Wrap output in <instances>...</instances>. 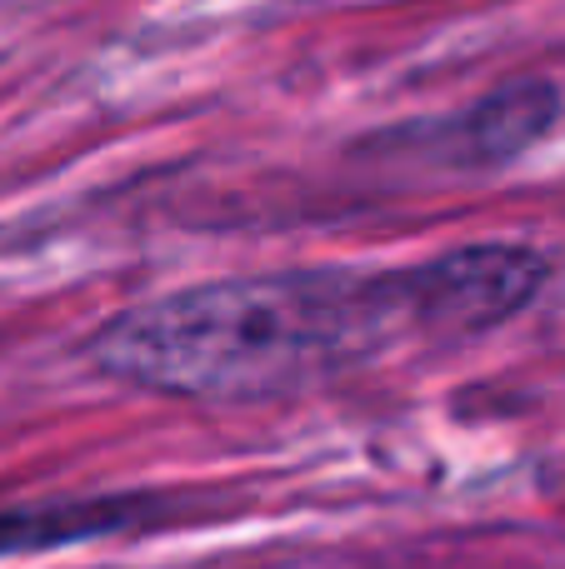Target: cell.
I'll use <instances>...</instances> for the list:
<instances>
[{
	"instance_id": "2",
	"label": "cell",
	"mask_w": 565,
	"mask_h": 569,
	"mask_svg": "<svg viewBox=\"0 0 565 569\" xmlns=\"http://www.w3.org/2000/svg\"><path fill=\"white\" fill-rule=\"evenodd\" d=\"M406 276L416 335L450 345L496 330L511 315L526 310L551 276V260L531 246L490 240V246H460L436 260H420Z\"/></svg>"
},
{
	"instance_id": "4",
	"label": "cell",
	"mask_w": 565,
	"mask_h": 569,
	"mask_svg": "<svg viewBox=\"0 0 565 569\" xmlns=\"http://www.w3.org/2000/svg\"><path fill=\"white\" fill-rule=\"evenodd\" d=\"M561 116V90L551 80H511L496 96L476 100L466 116L450 120V140L466 166H506L526 156Z\"/></svg>"
},
{
	"instance_id": "3",
	"label": "cell",
	"mask_w": 565,
	"mask_h": 569,
	"mask_svg": "<svg viewBox=\"0 0 565 569\" xmlns=\"http://www.w3.org/2000/svg\"><path fill=\"white\" fill-rule=\"evenodd\" d=\"M160 520L156 500H126V495H100V500H30L0 510V555H36L66 550V545L106 540V535L136 530Z\"/></svg>"
},
{
	"instance_id": "1",
	"label": "cell",
	"mask_w": 565,
	"mask_h": 569,
	"mask_svg": "<svg viewBox=\"0 0 565 569\" xmlns=\"http://www.w3.org/2000/svg\"><path fill=\"white\" fill-rule=\"evenodd\" d=\"M406 335V270H280L136 305L90 335V360L150 395L260 405L356 370Z\"/></svg>"
}]
</instances>
